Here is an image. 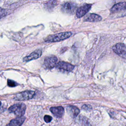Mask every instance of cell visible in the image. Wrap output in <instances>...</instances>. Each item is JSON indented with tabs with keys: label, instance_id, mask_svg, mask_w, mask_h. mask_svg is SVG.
I'll use <instances>...</instances> for the list:
<instances>
[{
	"label": "cell",
	"instance_id": "6",
	"mask_svg": "<svg viewBox=\"0 0 126 126\" xmlns=\"http://www.w3.org/2000/svg\"><path fill=\"white\" fill-rule=\"evenodd\" d=\"M76 4L72 2H66L64 3L61 8L62 11L67 14H73L76 9Z\"/></svg>",
	"mask_w": 126,
	"mask_h": 126
},
{
	"label": "cell",
	"instance_id": "19",
	"mask_svg": "<svg viewBox=\"0 0 126 126\" xmlns=\"http://www.w3.org/2000/svg\"><path fill=\"white\" fill-rule=\"evenodd\" d=\"M82 108L85 110H87V111H90L92 109V106L88 104H84L82 106Z\"/></svg>",
	"mask_w": 126,
	"mask_h": 126
},
{
	"label": "cell",
	"instance_id": "9",
	"mask_svg": "<svg viewBox=\"0 0 126 126\" xmlns=\"http://www.w3.org/2000/svg\"><path fill=\"white\" fill-rule=\"evenodd\" d=\"M91 4H85L79 7L76 11V15L77 18H81L84 16L91 8Z\"/></svg>",
	"mask_w": 126,
	"mask_h": 126
},
{
	"label": "cell",
	"instance_id": "5",
	"mask_svg": "<svg viewBox=\"0 0 126 126\" xmlns=\"http://www.w3.org/2000/svg\"><path fill=\"white\" fill-rule=\"evenodd\" d=\"M113 51L121 57L126 59V46L123 43H117L112 47Z\"/></svg>",
	"mask_w": 126,
	"mask_h": 126
},
{
	"label": "cell",
	"instance_id": "13",
	"mask_svg": "<svg viewBox=\"0 0 126 126\" xmlns=\"http://www.w3.org/2000/svg\"><path fill=\"white\" fill-rule=\"evenodd\" d=\"M25 120V117L24 116L18 117L17 118L12 120L8 125L11 126H20L23 124Z\"/></svg>",
	"mask_w": 126,
	"mask_h": 126
},
{
	"label": "cell",
	"instance_id": "20",
	"mask_svg": "<svg viewBox=\"0 0 126 126\" xmlns=\"http://www.w3.org/2000/svg\"><path fill=\"white\" fill-rule=\"evenodd\" d=\"M1 102H0V105H1Z\"/></svg>",
	"mask_w": 126,
	"mask_h": 126
},
{
	"label": "cell",
	"instance_id": "15",
	"mask_svg": "<svg viewBox=\"0 0 126 126\" xmlns=\"http://www.w3.org/2000/svg\"><path fill=\"white\" fill-rule=\"evenodd\" d=\"M58 4V1L57 0H49L48 1L44 3L45 8L48 11L53 9V8Z\"/></svg>",
	"mask_w": 126,
	"mask_h": 126
},
{
	"label": "cell",
	"instance_id": "18",
	"mask_svg": "<svg viewBox=\"0 0 126 126\" xmlns=\"http://www.w3.org/2000/svg\"><path fill=\"white\" fill-rule=\"evenodd\" d=\"M6 10L0 7V19L4 17L6 15Z\"/></svg>",
	"mask_w": 126,
	"mask_h": 126
},
{
	"label": "cell",
	"instance_id": "3",
	"mask_svg": "<svg viewBox=\"0 0 126 126\" xmlns=\"http://www.w3.org/2000/svg\"><path fill=\"white\" fill-rule=\"evenodd\" d=\"M26 106L24 103H19L15 104L8 108V111L10 113H14L18 117L22 116L25 113Z\"/></svg>",
	"mask_w": 126,
	"mask_h": 126
},
{
	"label": "cell",
	"instance_id": "11",
	"mask_svg": "<svg viewBox=\"0 0 126 126\" xmlns=\"http://www.w3.org/2000/svg\"><path fill=\"white\" fill-rule=\"evenodd\" d=\"M51 113L57 118H62L64 113V108L62 106L52 107L50 108Z\"/></svg>",
	"mask_w": 126,
	"mask_h": 126
},
{
	"label": "cell",
	"instance_id": "1",
	"mask_svg": "<svg viewBox=\"0 0 126 126\" xmlns=\"http://www.w3.org/2000/svg\"><path fill=\"white\" fill-rule=\"evenodd\" d=\"M110 11L111 14L116 15L118 17L126 16V2H121L115 4Z\"/></svg>",
	"mask_w": 126,
	"mask_h": 126
},
{
	"label": "cell",
	"instance_id": "14",
	"mask_svg": "<svg viewBox=\"0 0 126 126\" xmlns=\"http://www.w3.org/2000/svg\"><path fill=\"white\" fill-rule=\"evenodd\" d=\"M66 110L69 114L73 118H75L80 112L79 109L74 106H68L66 107Z\"/></svg>",
	"mask_w": 126,
	"mask_h": 126
},
{
	"label": "cell",
	"instance_id": "4",
	"mask_svg": "<svg viewBox=\"0 0 126 126\" xmlns=\"http://www.w3.org/2000/svg\"><path fill=\"white\" fill-rule=\"evenodd\" d=\"M35 94V92L32 91H26L17 94L15 97L14 99L16 100H25L32 99L34 95Z\"/></svg>",
	"mask_w": 126,
	"mask_h": 126
},
{
	"label": "cell",
	"instance_id": "8",
	"mask_svg": "<svg viewBox=\"0 0 126 126\" xmlns=\"http://www.w3.org/2000/svg\"><path fill=\"white\" fill-rule=\"evenodd\" d=\"M58 59L55 56L47 57L44 61V65L46 68L51 69L56 66L57 63Z\"/></svg>",
	"mask_w": 126,
	"mask_h": 126
},
{
	"label": "cell",
	"instance_id": "7",
	"mask_svg": "<svg viewBox=\"0 0 126 126\" xmlns=\"http://www.w3.org/2000/svg\"><path fill=\"white\" fill-rule=\"evenodd\" d=\"M56 67L57 69L61 71H64L67 72L71 71L74 68V66L73 65L63 61L59 62L58 63H57Z\"/></svg>",
	"mask_w": 126,
	"mask_h": 126
},
{
	"label": "cell",
	"instance_id": "17",
	"mask_svg": "<svg viewBox=\"0 0 126 126\" xmlns=\"http://www.w3.org/2000/svg\"><path fill=\"white\" fill-rule=\"evenodd\" d=\"M44 120L46 123H50L52 120V117L49 115H46L44 116Z\"/></svg>",
	"mask_w": 126,
	"mask_h": 126
},
{
	"label": "cell",
	"instance_id": "21",
	"mask_svg": "<svg viewBox=\"0 0 126 126\" xmlns=\"http://www.w3.org/2000/svg\"></svg>",
	"mask_w": 126,
	"mask_h": 126
},
{
	"label": "cell",
	"instance_id": "10",
	"mask_svg": "<svg viewBox=\"0 0 126 126\" xmlns=\"http://www.w3.org/2000/svg\"><path fill=\"white\" fill-rule=\"evenodd\" d=\"M42 55V51L41 50L38 49L32 52L29 56H26L23 58V62H28L33 60H35L41 57Z\"/></svg>",
	"mask_w": 126,
	"mask_h": 126
},
{
	"label": "cell",
	"instance_id": "12",
	"mask_svg": "<svg viewBox=\"0 0 126 126\" xmlns=\"http://www.w3.org/2000/svg\"><path fill=\"white\" fill-rule=\"evenodd\" d=\"M101 19L102 17L100 15L94 13H90L85 17L84 21L91 22H96L101 21Z\"/></svg>",
	"mask_w": 126,
	"mask_h": 126
},
{
	"label": "cell",
	"instance_id": "2",
	"mask_svg": "<svg viewBox=\"0 0 126 126\" xmlns=\"http://www.w3.org/2000/svg\"><path fill=\"white\" fill-rule=\"evenodd\" d=\"M72 35V32H61L53 35H50L44 39L46 42H55L65 39L69 37Z\"/></svg>",
	"mask_w": 126,
	"mask_h": 126
},
{
	"label": "cell",
	"instance_id": "16",
	"mask_svg": "<svg viewBox=\"0 0 126 126\" xmlns=\"http://www.w3.org/2000/svg\"><path fill=\"white\" fill-rule=\"evenodd\" d=\"M7 85L9 87H14L17 86L18 84L13 80H10V79H8L7 80Z\"/></svg>",
	"mask_w": 126,
	"mask_h": 126
}]
</instances>
